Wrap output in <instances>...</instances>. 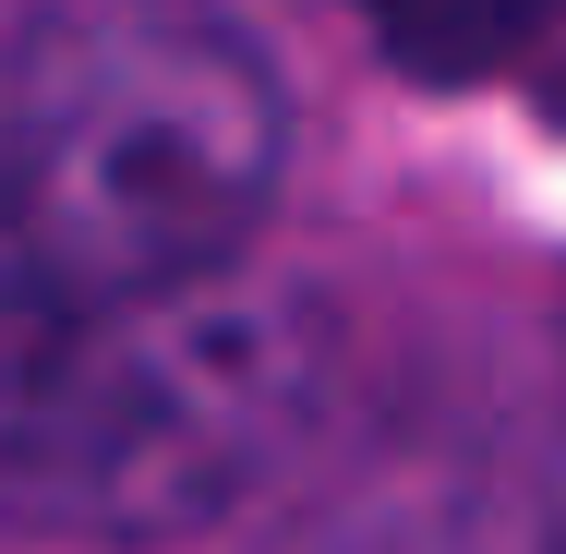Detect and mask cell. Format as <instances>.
<instances>
[{"label":"cell","mask_w":566,"mask_h":554,"mask_svg":"<svg viewBox=\"0 0 566 554\" xmlns=\"http://www.w3.org/2000/svg\"><path fill=\"white\" fill-rule=\"evenodd\" d=\"M277 73L193 0H73L0 36V326L218 278L277 194Z\"/></svg>","instance_id":"obj_1"},{"label":"cell","mask_w":566,"mask_h":554,"mask_svg":"<svg viewBox=\"0 0 566 554\" xmlns=\"http://www.w3.org/2000/svg\"><path fill=\"white\" fill-rule=\"evenodd\" d=\"M326 398V314L277 278H181L0 362V531L181 543L253 506Z\"/></svg>","instance_id":"obj_2"},{"label":"cell","mask_w":566,"mask_h":554,"mask_svg":"<svg viewBox=\"0 0 566 554\" xmlns=\"http://www.w3.org/2000/svg\"><path fill=\"white\" fill-rule=\"evenodd\" d=\"M302 554H566L555 506L506 458H447V470H386L338 519H314Z\"/></svg>","instance_id":"obj_3"},{"label":"cell","mask_w":566,"mask_h":554,"mask_svg":"<svg viewBox=\"0 0 566 554\" xmlns=\"http://www.w3.org/2000/svg\"><path fill=\"white\" fill-rule=\"evenodd\" d=\"M374 24V49L422 85H470V73H506L518 49H543L566 24V0H349Z\"/></svg>","instance_id":"obj_4"}]
</instances>
